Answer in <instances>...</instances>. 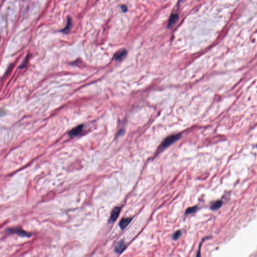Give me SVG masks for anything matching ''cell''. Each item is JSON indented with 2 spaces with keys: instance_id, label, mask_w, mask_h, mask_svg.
<instances>
[{
  "instance_id": "obj_1",
  "label": "cell",
  "mask_w": 257,
  "mask_h": 257,
  "mask_svg": "<svg viewBox=\"0 0 257 257\" xmlns=\"http://www.w3.org/2000/svg\"><path fill=\"white\" fill-rule=\"evenodd\" d=\"M181 135L180 134H177V135H171L169 136L167 138H166L163 141L162 143L161 144L160 147V150L162 149H164L166 148L167 147H169V146H170L171 144L176 142L177 140H178V139H180Z\"/></svg>"
},
{
  "instance_id": "obj_2",
  "label": "cell",
  "mask_w": 257,
  "mask_h": 257,
  "mask_svg": "<svg viewBox=\"0 0 257 257\" xmlns=\"http://www.w3.org/2000/svg\"><path fill=\"white\" fill-rule=\"evenodd\" d=\"M7 232L11 233H15L21 236L24 237H30L31 236L32 234L28 232H26L25 230H23L20 229H7Z\"/></svg>"
},
{
  "instance_id": "obj_3",
  "label": "cell",
  "mask_w": 257,
  "mask_h": 257,
  "mask_svg": "<svg viewBox=\"0 0 257 257\" xmlns=\"http://www.w3.org/2000/svg\"><path fill=\"white\" fill-rule=\"evenodd\" d=\"M121 210V208L118 207H116L113 209L110 215V218L109 219V222L112 223L115 221L118 218L119 216L120 215Z\"/></svg>"
},
{
  "instance_id": "obj_4",
  "label": "cell",
  "mask_w": 257,
  "mask_h": 257,
  "mask_svg": "<svg viewBox=\"0 0 257 257\" xmlns=\"http://www.w3.org/2000/svg\"><path fill=\"white\" fill-rule=\"evenodd\" d=\"M84 128V125H80L77 126L75 128L71 130V131L69 132V136L70 137H76V136L79 135L82 132V129Z\"/></svg>"
},
{
  "instance_id": "obj_5",
  "label": "cell",
  "mask_w": 257,
  "mask_h": 257,
  "mask_svg": "<svg viewBox=\"0 0 257 257\" xmlns=\"http://www.w3.org/2000/svg\"><path fill=\"white\" fill-rule=\"evenodd\" d=\"M126 248V245L125 242L123 241H121L117 243V244L116 246V252L119 254H121V253L125 250Z\"/></svg>"
},
{
  "instance_id": "obj_6",
  "label": "cell",
  "mask_w": 257,
  "mask_h": 257,
  "mask_svg": "<svg viewBox=\"0 0 257 257\" xmlns=\"http://www.w3.org/2000/svg\"><path fill=\"white\" fill-rule=\"evenodd\" d=\"M127 54V51L125 49H123L117 52L114 55V57L116 60L121 61L123 60L126 56Z\"/></svg>"
},
{
  "instance_id": "obj_7",
  "label": "cell",
  "mask_w": 257,
  "mask_h": 257,
  "mask_svg": "<svg viewBox=\"0 0 257 257\" xmlns=\"http://www.w3.org/2000/svg\"><path fill=\"white\" fill-rule=\"evenodd\" d=\"M132 218H124L121 219L120 222L119 226L121 229H125L131 222Z\"/></svg>"
},
{
  "instance_id": "obj_8",
  "label": "cell",
  "mask_w": 257,
  "mask_h": 257,
  "mask_svg": "<svg viewBox=\"0 0 257 257\" xmlns=\"http://www.w3.org/2000/svg\"><path fill=\"white\" fill-rule=\"evenodd\" d=\"M71 25H72V21H71V18L68 17L67 18V24H66V26L61 31L62 32H63V33H65V34H67V33L70 32V29H71Z\"/></svg>"
},
{
  "instance_id": "obj_9",
  "label": "cell",
  "mask_w": 257,
  "mask_h": 257,
  "mask_svg": "<svg viewBox=\"0 0 257 257\" xmlns=\"http://www.w3.org/2000/svg\"><path fill=\"white\" fill-rule=\"evenodd\" d=\"M223 204H224V202L222 200H217L211 204L210 208H211V210H218L221 208V207H222Z\"/></svg>"
},
{
  "instance_id": "obj_10",
  "label": "cell",
  "mask_w": 257,
  "mask_h": 257,
  "mask_svg": "<svg viewBox=\"0 0 257 257\" xmlns=\"http://www.w3.org/2000/svg\"><path fill=\"white\" fill-rule=\"evenodd\" d=\"M178 16L177 14H173L171 16L170 18L169 19V23L168 24V27L170 28L172 27L174 24L176 23L178 20Z\"/></svg>"
},
{
  "instance_id": "obj_11",
  "label": "cell",
  "mask_w": 257,
  "mask_h": 257,
  "mask_svg": "<svg viewBox=\"0 0 257 257\" xmlns=\"http://www.w3.org/2000/svg\"><path fill=\"white\" fill-rule=\"evenodd\" d=\"M198 207L197 206H194V207H190L186 210L185 214L186 215H190L192 213H195L198 210Z\"/></svg>"
},
{
  "instance_id": "obj_12",
  "label": "cell",
  "mask_w": 257,
  "mask_h": 257,
  "mask_svg": "<svg viewBox=\"0 0 257 257\" xmlns=\"http://www.w3.org/2000/svg\"><path fill=\"white\" fill-rule=\"evenodd\" d=\"M181 236V230H178L174 233L173 235L172 236V238L174 240H178V238H180V236Z\"/></svg>"
},
{
  "instance_id": "obj_13",
  "label": "cell",
  "mask_w": 257,
  "mask_h": 257,
  "mask_svg": "<svg viewBox=\"0 0 257 257\" xmlns=\"http://www.w3.org/2000/svg\"><path fill=\"white\" fill-rule=\"evenodd\" d=\"M209 238V237H207V238H204V239H203V240H202V241H201V244H200V246H199V247L198 251V252H197V255H196V256H197V257H199V256H200V247H201V244H202V243L204 242V240H207V238Z\"/></svg>"
},
{
  "instance_id": "obj_14",
  "label": "cell",
  "mask_w": 257,
  "mask_h": 257,
  "mask_svg": "<svg viewBox=\"0 0 257 257\" xmlns=\"http://www.w3.org/2000/svg\"><path fill=\"white\" fill-rule=\"evenodd\" d=\"M121 7V10L124 13H126L127 11H128V9H127V7L126 5H123Z\"/></svg>"
}]
</instances>
